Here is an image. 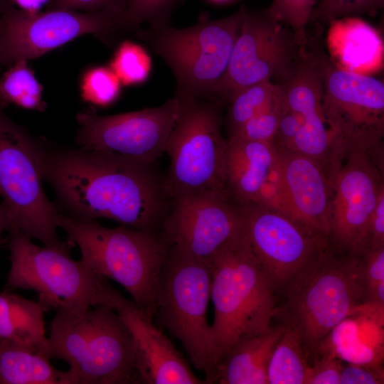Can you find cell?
Instances as JSON below:
<instances>
[{
	"instance_id": "obj_1",
	"label": "cell",
	"mask_w": 384,
	"mask_h": 384,
	"mask_svg": "<svg viewBox=\"0 0 384 384\" xmlns=\"http://www.w3.org/2000/svg\"><path fill=\"white\" fill-rule=\"evenodd\" d=\"M153 164L77 149L43 145L44 180L66 214L79 220L107 218L157 232L169 196Z\"/></svg>"
},
{
	"instance_id": "obj_2",
	"label": "cell",
	"mask_w": 384,
	"mask_h": 384,
	"mask_svg": "<svg viewBox=\"0 0 384 384\" xmlns=\"http://www.w3.org/2000/svg\"><path fill=\"white\" fill-rule=\"evenodd\" d=\"M56 224L79 247L80 260L88 269L123 287L154 319L159 277L170 248L161 233L108 228L97 220H79L60 211Z\"/></svg>"
},
{
	"instance_id": "obj_3",
	"label": "cell",
	"mask_w": 384,
	"mask_h": 384,
	"mask_svg": "<svg viewBox=\"0 0 384 384\" xmlns=\"http://www.w3.org/2000/svg\"><path fill=\"white\" fill-rule=\"evenodd\" d=\"M56 311L50 357L68 364L71 384L140 383L132 336L114 309L99 304Z\"/></svg>"
},
{
	"instance_id": "obj_4",
	"label": "cell",
	"mask_w": 384,
	"mask_h": 384,
	"mask_svg": "<svg viewBox=\"0 0 384 384\" xmlns=\"http://www.w3.org/2000/svg\"><path fill=\"white\" fill-rule=\"evenodd\" d=\"M210 264L214 306L210 336L216 366L237 341L272 326L276 295L240 230Z\"/></svg>"
},
{
	"instance_id": "obj_5",
	"label": "cell",
	"mask_w": 384,
	"mask_h": 384,
	"mask_svg": "<svg viewBox=\"0 0 384 384\" xmlns=\"http://www.w3.org/2000/svg\"><path fill=\"white\" fill-rule=\"evenodd\" d=\"M0 103V197L9 233H19L44 246L70 252L58 235L59 210L43 188V144L11 119Z\"/></svg>"
},
{
	"instance_id": "obj_6",
	"label": "cell",
	"mask_w": 384,
	"mask_h": 384,
	"mask_svg": "<svg viewBox=\"0 0 384 384\" xmlns=\"http://www.w3.org/2000/svg\"><path fill=\"white\" fill-rule=\"evenodd\" d=\"M245 9L216 20L176 28L167 23L149 25L137 37L161 58L176 81V95L210 98L224 76Z\"/></svg>"
},
{
	"instance_id": "obj_7",
	"label": "cell",
	"mask_w": 384,
	"mask_h": 384,
	"mask_svg": "<svg viewBox=\"0 0 384 384\" xmlns=\"http://www.w3.org/2000/svg\"><path fill=\"white\" fill-rule=\"evenodd\" d=\"M175 95L179 99V111L165 146L170 158L164 181L169 197L196 192L228 193V140L221 131L222 105L209 98Z\"/></svg>"
},
{
	"instance_id": "obj_8",
	"label": "cell",
	"mask_w": 384,
	"mask_h": 384,
	"mask_svg": "<svg viewBox=\"0 0 384 384\" xmlns=\"http://www.w3.org/2000/svg\"><path fill=\"white\" fill-rule=\"evenodd\" d=\"M210 264L171 247L160 272L154 317L183 345L194 367L213 383L215 362L207 309Z\"/></svg>"
},
{
	"instance_id": "obj_9",
	"label": "cell",
	"mask_w": 384,
	"mask_h": 384,
	"mask_svg": "<svg viewBox=\"0 0 384 384\" xmlns=\"http://www.w3.org/2000/svg\"><path fill=\"white\" fill-rule=\"evenodd\" d=\"M366 302L361 257L329 249L274 316L292 326L313 355L332 329Z\"/></svg>"
},
{
	"instance_id": "obj_10",
	"label": "cell",
	"mask_w": 384,
	"mask_h": 384,
	"mask_svg": "<svg viewBox=\"0 0 384 384\" xmlns=\"http://www.w3.org/2000/svg\"><path fill=\"white\" fill-rule=\"evenodd\" d=\"M383 144H341L328 168L330 249L359 256L366 250L370 216L384 187Z\"/></svg>"
},
{
	"instance_id": "obj_11",
	"label": "cell",
	"mask_w": 384,
	"mask_h": 384,
	"mask_svg": "<svg viewBox=\"0 0 384 384\" xmlns=\"http://www.w3.org/2000/svg\"><path fill=\"white\" fill-rule=\"evenodd\" d=\"M238 203L242 235L275 295L287 299L330 249L328 240L277 210Z\"/></svg>"
},
{
	"instance_id": "obj_12",
	"label": "cell",
	"mask_w": 384,
	"mask_h": 384,
	"mask_svg": "<svg viewBox=\"0 0 384 384\" xmlns=\"http://www.w3.org/2000/svg\"><path fill=\"white\" fill-rule=\"evenodd\" d=\"M129 31L124 11L38 12L9 8L0 15V65L35 59L87 34L112 46Z\"/></svg>"
},
{
	"instance_id": "obj_13",
	"label": "cell",
	"mask_w": 384,
	"mask_h": 384,
	"mask_svg": "<svg viewBox=\"0 0 384 384\" xmlns=\"http://www.w3.org/2000/svg\"><path fill=\"white\" fill-rule=\"evenodd\" d=\"M8 289L33 290L46 311H81L97 305L103 278L70 252L41 247L28 236L9 233Z\"/></svg>"
},
{
	"instance_id": "obj_14",
	"label": "cell",
	"mask_w": 384,
	"mask_h": 384,
	"mask_svg": "<svg viewBox=\"0 0 384 384\" xmlns=\"http://www.w3.org/2000/svg\"><path fill=\"white\" fill-rule=\"evenodd\" d=\"M305 48L267 9H245L228 68L210 99L228 105L249 86L266 81L278 84Z\"/></svg>"
},
{
	"instance_id": "obj_15",
	"label": "cell",
	"mask_w": 384,
	"mask_h": 384,
	"mask_svg": "<svg viewBox=\"0 0 384 384\" xmlns=\"http://www.w3.org/2000/svg\"><path fill=\"white\" fill-rule=\"evenodd\" d=\"M179 107L174 95L160 106L117 114L87 110L76 116L75 140L85 150L154 164L165 152Z\"/></svg>"
},
{
	"instance_id": "obj_16",
	"label": "cell",
	"mask_w": 384,
	"mask_h": 384,
	"mask_svg": "<svg viewBox=\"0 0 384 384\" xmlns=\"http://www.w3.org/2000/svg\"><path fill=\"white\" fill-rule=\"evenodd\" d=\"M324 112L336 142L376 146L384 135V83L338 67L319 51Z\"/></svg>"
},
{
	"instance_id": "obj_17",
	"label": "cell",
	"mask_w": 384,
	"mask_h": 384,
	"mask_svg": "<svg viewBox=\"0 0 384 384\" xmlns=\"http://www.w3.org/2000/svg\"><path fill=\"white\" fill-rule=\"evenodd\" d=\"M172 199L161 233L171 247L183 254L210 263L240 230L238 203L228 193L196 192Z\"/></svg>"
},
{
	"instance_id": "obj_18",
	"label": "cell",
	"mask_w": 384,
	"mask_h": 384,
	"mask_svg": "<svg viewBox=\"0 0 384 384\" xmlns=\"http://www.w3.org/2000/svg\"><path fill=\"white\" fill-rule=\"evenodd\" d=\"M278 84L282 87L285 107L297 129L289 150L309 156L326 169L338 144L324 112L319 51L309 50L307 46Z\"/></svg>"
},
{
	"instance_id": "obj_19",
	"label": "cell",
	"mask_w": 384,
	"mask_h": 384,
	"mask_svg": "<svg viewBox=\"0 0 384 384\" xmlns=\"http://www.w3.org/2000/svg\"><path fill=\"white\" fill-rule=\"evenodd\" d=\"M98 305L114 309L128 329L133 341L140 383L205 384L163 331L132 300L124 297L105 279Z\"/></svg>"
},
{
	"instance_id": "obj_20",
	"label": "cell",
	"mask_w": 384,
	"mask_h": 384,
	"mask_svg": "<svg viewBox=\"0 0 384 384\" xmlns=\"http://www.w3.org/2000/svg\"><path fill=\"white\" fill-rule=\"evenodd\" d=\"M225 188L238 203H252L291 218L274 143L228 137Z\"/></svg>"
},
{
	"instance_id": "obj_21",
	"label": "cell",
	"mask_w": 384,
	"mask_h": 384,
	"mask_svg": "<svg viewBox=\"0 0 384 384\" xmlns=\"http://www.w3.org/2000/svg\"><path fill=\"white\" fill-rule=\"evenodd\" d=\"M274 146L291 218L328 240L330 192L327 169L309 156Z\"/></svg>"
},
{
	"instance_id": "obj_22",
	"label": "cell",
	"mask_w": 384,
	"mask_h": 384,
	"mask_svg": "<svg viewBox=\"0 0 384 384\" xmlns=\"http://www.w3.org/2000/svg\"><path fill=\"white\" fill-rule=\"evenodd\" d=\"M384 305L366 302L334 326L316 353L330 354L354 364H383Z\"/></svg>"
},
{
	"instance_id": "obj_23",
	"label": "cell",
	"mask_w": 384,
	"mask_h": 384,
	"mask_svg": "<svg viewBox=\"0 0 384 384\" xmlns=\"http://www.w3.org/2000/svg\"><path fill=\"white\" fill-rule=\"evenodd\" d=\"M284 329L281 322L234 343L218 362L213 383L268 384L269 363Z\"/></svg>"
},
{
	"instance_id": "obj_24",
	"label": "cell",
	"mask_w": 384,
	"mask_h": 384,
	"mask_svg": "<svg viewBox=\"0 0 384 384\" xmlns=\"http://www.w3.org/2000/svg\"><path fill=\"white\" fill-rule=\"evenodd\" d=\"M329 45L332 55L342 69L364 74L380 66L383 43L374 30L356 17L331 23Z\"/></svg>"
},
{
	"instance_id": "obj_25",
	"label": "cell",
	"mask_w": 384,
	"mask_h": 384,
	"mask_svg": "<svg viewBox=\"0 0 384 384\" xmlns=\"http://www.w3.org/2000/svg\"><path fill=\"white\" fill-rule=\"evenodd\" d=\"M46 311L39 302L8 290L0 292V343L24 346L50 358Z\"/></svg>"
},
{
	"instance_id": "obj_26",
	"label": "cell",
	"mask_w": 384,
	"mask_h": 384,
	"mask_svg": "<svg viewBox=\"0 0 384 384\" xmlns=\"http://www.w3.org/2000/svg\"><path fill=\"white\" fill-rule=\"evenodd\" d=\"M50 359L24 346L0 343V384H71L68 371L55 368Z\"/></svg>"
},
{
	"instance_id": "obj_27",
	"label": "cell",
	"mask_w": 384,
	"mask_h": 384,
	"mask_svg": "<svg viewBox=\"0 0 384 384\" xmlns=\"http://www.w3.org/2000/svg\"><path fill=\"white\" fill-rule=\"evenodd\" d=\"M285 329L271 356L268 384H305L310 365L299 332L283 322Z\"/></svg>"
},
{
	"instance_id": "obj_28",
	"label": "cell",
	"mask_w": 384,
	"mask_h": 384,
	"mask_svg": "<svg viewBox=\"0 0 384 384\" xmlns=\"http://www.w3.org/2000/svg\"><path fill=\"white\" fill-rule=\"evenodd\" d=\"M0 103L42 111L43 87L28 66L27 60H18L0 76Z\"/></svg>"
},
{
	"instance_id": "obj_29",
	"label": "cell",
	"mask_w": 384,
	"mask_h": 384,
	"mask_svg": "<svg viewBox=\"0 0 384 384\" xmlns=\"http://www.w3.org/2000/svg\"><path fill=\"white\" fill-rule=\"evenodd\" d=\"M282 95V86L272 81L257 83L238 92L228 104L229 135L252 117L275 104Z\"/></svg>"
},
{
	"instance_id": "obj_30",
	"label": "cell",
	"mask_w": 384,
	"mask_h": 384,
	"mask_svg": "<svg viewBox=\"0 0 384 384\" xmlns=\"http://www.w3.org/2000/svg\"><path fill=\"white\" fill-rule=\"evenodd\" d=\"M109 67L122 84L133 85L146 80L151 69V60L142 46L127 40L118 45Z\"/></svg>"
},
{
	"instance_id": "obj_31",
	"label": "cell",
	"mask_w": 384,
	"mask_h": 384,
	"mask_svg": "<svg viewBox=\"0 0 384 384\" xmlns=\"http://www.w3.org/2000/svg\"><path fill=\"white\" fill-rule=\"evenodd\" d=\"M121 82L108 66H94L84 72L80 84L82 99L105 107L114 102L121 91Z\"/></svg>"
},
{
	"instance_id": "obj_32",
	"label": "cell",
	"mask_w": 384,
	"mask_h": 384,
	"mask_svg": "<svg viewBox=\"0 0 384 384\" xmlns=\"http://www.w3.org/2000/svg\"><path fill=\"white\" fill-rule=\"evenodd\" d=\"M384 0H318L309 22H331L361 15L374 14L383 8Z\"/></svg>"
},
{
	"instance_id": "obj_33",
	"label": "cell",
	"mask_w": 384,
	"mask_h": 384,
	"mask_svg": "<svg viewBox=\"0 0 384 384\" xmlns=\"http://www.w3.org/2000/svg\"><path fill=\"white\" fill-rule=\"evenodd\" d=\"M318 0H272L267 9L270 13L288 26L299 43L306 48L309 43L306 26Z\"/></svg>"
},
{
	"instance_id": "obj_34",
	"label": "cell",
	"mask_w": 384,
	"mask_h": 384,
	"mask_svg": "<svg viewBox=\"0 0 384 384\" xmlns=\"http://www.w3.org/2000/svg\"><path fill=\"white\" fill-rule=\"evenodd\" d=\"M284 105L282 97L272 106L252 117L228 137L273 143Z\"/></svg>"
},
{
	"instance_id": "obj_35",
	"label": "cell",
	"mask_w": 384,
	"mask_h": 384,
	"mask_svg": "<svg viewBox=\"0 0 384 384\" xmlns=\"http://www.w3.org/2000/svg\"><path fill=\"white\" fill-rule=\"evenodd\" d=\"M176 0H125L124 16L132 31L140 25L167 23V18Z\"/></svg>"
},
{
	"instance_id": "obj_36",
	"label": "cell",
	"mask_w": 384,
	"mask_h": 384,
	"mask_svg": "<svg viewBox=\"0 0 384 384\" xmlns=\"http://www.w3.org/2000/svg\"><path fill=\"white\" fill-rule=\"evenodd\" d=\"M343 366L336 357L321 354V358L310 366L305 384H340Z\"/></svg>"
},
{
	"instance_id": "obj_37",
	"label": "cell",
	"mask_w": 384,
	"mask_h": 384,
	"mask_svg": "<svg viewBox=\"0 0 384 384\" xmlns=\"http://www.w3.org/2000/svg\"><path fill=\"white\" fill-rule=\"evenodd\" d=\"M383 364H354L343 366L340 384H383Z\"/></svg>"
},
{
	"instance_id": "obj_38",
	"label": "cell",
	"mask_w": 384,
	"mask_h": 384,
	"mask_svg": "<svg viewBox=\"0 0 384 384\" xmlns=\"http://www.w3.org/2000/svg\"><path fill=\"white\" fill-rule=\"evenodd\" d=\"M46 10H68L85 13L104 10L125 11V0H50Z\"/></svg>"
},
{
	"instance_id": "obj_39",
	"label": "cell",
	"mask_w": 384,
	"mask_h": 384,
	"mask_svg": "<svg viewBox=\"0 0 384 384\" xmlns=\"http://www.w3.org/2000/svg\"><path fill=\"white\" fill-rule=\"evenodd\" d=\"M359 257L366 290L384 279V247L367 249Z\"/></svg>"
},
{
	"instance_id": "obj_40",
	"label": "cell",
	"mask_w": 384,
	"mask_h": 384,
	"mask_svg": "<svg viewBox=\"0 0 384 384\" xmlns=\"http://www.w3.org/2000/svg\"><path fill=\"white\" fill-rule=\"evenodd\" d=\"M384 247V187L380 190L370 218L366 250Z\"/></svg>"
},
{
	"instance_id": "obj_41",
	"label": "cell",
	"mask_w": 384,
	"mask_h": 384,
	"mask_svg": "<svg viewBox=\"0 0 384 384\" xmlns=\"http://www.w3.org/2000/svg\"><path fill=\"white\" fill-rule=\"evenodd\" d=\"M8 223L5 208L0 203V243L4 231H7Z\"/></svg>"
},
{
	"instance_id": "obj_42",
	"label": "cell",
	"mask_w": 384,
	"mask_h": 384,
	"mask_svg": "<svg viewBox=\"0 0 384 384\" xmlns=\"http://www.w3.org/2000/svg\"><path fill=\"white\" fill-rule=\"evenodd\" d=\"M213 1H225V0H213Z\"/></svg>"
}]
</instances>
